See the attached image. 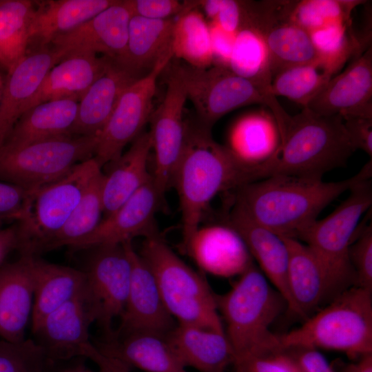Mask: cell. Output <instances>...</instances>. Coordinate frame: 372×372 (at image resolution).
Wrapping results in <instances>:
<instances>
[{"label": "cell", "instance_id": "cell-53", "mask_svg": "<svg viewBox=\"0 0 372 372\" xmlns=\"http://www.w3.org/2000/svg\"><path fill=\"white\" fill-rule=\"evenodd\" d=\"M196 8L200 7L202 8L203 12H202L205 17H206L209 19V21H213L219 10L220 0H204V1H196Z\"/></svg>", "mask_w": 372, "mask_h": 372}, {"label": "cell", "instance_id": "cell-2", "mask_svg": "<svg viewBox=\"0 0 372 372\" xmlns=\"http://www.w3.org/2000/svg\"><path fill=\"white\" fill-rule=\"evenodd\" d=\"M211 131L197 118L187 120L183 149L172 182L181 211L182 242L200 227L215 196L261 180L259 167L238 161L225 145L214 140Z\"/></svg>", "mask_w": 372, "mask_h": 372}, {"label": "cell", "instance_id": "cell-24", "mask_svg": "<svg viewBox=\"0 0 372 372\" xmlns=\"http://www.w3.org/2000/svg\"><path fill=\"white\" fill-rule=\"evenodd\" d=\"M152 148L149 131L143 132L125 152L105 165L109 169L103 173L101 180L104 217L114 212L152 178L148 169Z\"/></svg>", "mask_w": 372, "mask_h": 372}, {"label": "cell", "instance_id": "cell-4", "mask_svg": "<svg viewBox=\"0 0 372 372\" xmlns=\"http://www.w3.org/2000/svg\"><path fill=\"white\" fill-rule=\"evenodd\" d=\"M225 333L234 352V366L253 357L285 351L270 326L287 303L253 264L225 293H215Z\"/></svg>", "mask_w": 372, "mask_h": 372}, {"label": "cell", "instance_id": "cell-42", "mask_svg": "<svg viewBox=\"0 0 372 372\" xmlns=\"http://www.w3.org/2000/svg\"><path fill=\"white\" fill-rule=\"evenodd\" d=\"M52 362L33 339L0 340V372H47Z\"/></svg>", "mask_w": 372, "mask_h": 372}, {"label": "cell", "instance_id": "cell-29", "mask_svg": "<svg viewBox=\"0 0 372 372\" xmlns=\"http://www.w3.org/2000/svg\"><path fill=\"white\" fill-rule=\"evenodd\" d=\"M34 302L31 330L50 313L82 293L86 289L83 271L45 261L31 256Z\"/></svg>", "mask_w": 372, "mask_h": 372}, {"label": "cell", "instance_id": "cell-17", "mask_svg": "<svg viewBox=\"0 0 372 372\" xmlns=\"http://www.w3.org/2000/svg\"><path fill=\"white\" fill-rule=\"evenodd\" d=\"M132 263L129 291L115 336L137 332L167 335L176 325L167 310L156 279L132 241L125 242Z\"/></svg>", "mask_w": 372, "mask_h": 372}, {"label": "cell", "instance_id": "cell-5", "mask_svg": "<svg viewBox=\"0 0 372 372\" xmlns=\"http://www.w3.org/2000/svg\"><path fill=\"white\" fill-rule=\"evenodd\" d=\"M371 292L358 286L344 290L302 326L278 335L282 349H329L353 358L372 353Z\"/></svg>", "mask_w": 372, "mask_h": 372}, {"label": "cell", "instance_id": "cell-30", "mask_svg": "<svg viewBox=\"0 0 372 372\" xmlns=\"http://www.w3.org/2000/svg\"><path fill=\"white\" fill-rule=\"evenodd\" d=\"M230 152L240 162L259 167L269 159L280 143V134L271 111L257 110L238 117L227 136Z\"/></svg>", "mask_w": 372, "mask_h": 372}, {"label": "cell", "instance_id": "cell-9", "mask_svg": "<svg viewBox=\"0 0 372 372\" xmlns=\"http://www.w3.org/2000/svg\"><path fill=\"white\" fill-rule=\"evenodd\" d=\"M102 171L92 157L76 165L59 179L32 192L22 219L17 223L23 255L35 256L59 231L85 190Z\"/></svg>", "mask_w": 372, "mask_h": 372}, {"label": "cell", "instance_id": "cell-3", "mask_svg": "<svg viewBox=\"0 0 372 372\" xmlns=\"http://www.w3.org/2000/svg\"><path fill=\"white\" fill-rule=\"evenodd\" d=\"M280 134L279 147L259 166L261 179L274 175L322 179L345 167L356 151L340 115L321 116L302 108L289 116Z\"/></svg>", "mask_w": 372, "mask_h": 372}, {"label": "cell", "instance_id": "cell-28", "mask_svg": "<svg viewBox=\"0 0 372 372\" xmlns=\"http://www.w3.org/2000/svg\"><path fill=\"white\" fill-rule=\"evenodd\" d=\"M166 337L185 368L225 372L234 364V352L225 333L177 323Z\"/></svg>", "mask_w": 372, "mask_h": 372}, {"label": "cell", "instance_id": "cell-55", "mask_svg": "<svg viewBox=\"0 0 372 372\" xmlns=\"http://www.w3.org/2000/svg\"><path fill=\"white\" fill-rule=\"evenodd\" d=\"M4 81L2 79V77L0 74V97L2 92L3 87Z\"/></svg>", "mask_w": 372, "mask_h": 372}, {"label": "cell", "instance_id": "cell-32", "mask_svg": "<svg viewBox=\"0 0 372 372\" xmlns=\"http://www.w3.org/2000/svg\"><path fill=\"white\" fill-rule=\"evenodd\" d=\"M289 252L287 280L298 316L307 317L328 298L323 269L310 249L299 240L281 236Z\"/></svg>", "mask_w": 372, "mask_h": 372}, {"label": "cell", "instance_id": "cell-52", "mask_svg": "<svg viewBox=\"0 0 372 372\" xmlns=\"http://www.w3.org/2000/svg\"><path fill=\"white\" fill-rule=\"evenodd\" d=\"M87 358L98 366L99 372H123L122 363L101 353L96 345Z\"/></svg>", "mask_w": 372, "mask_h": 372}, {"label": "cell", "instance_id": "cell-48", "mask_svg": "<svg viewBox=\"0 0 372 372\" xmlns=\"http://www.w3.org/2000/svg\"><path fill=\"white\" fill-rule=\"evenodd\" d=\"M208 23L211 38L212 65L229 68L236 33L225 31L213 21Z\"/></svg>", "mask_w": 372, "mask_h": 372}, {"label": "cell", "instance_id": "cell-40", "mask_svg": "<svg viewBox=\"0 0 372 372\" xmlns=\"http://www.w3.org/2000/svg\"><path fill=\"white\" fill-rule=\"evenodd\" d=\"M331 77L318 62L287 67L272 76L271 93L276 98L284 96L304 108Z\"/></svg>", "mask_w": 372, "mask_h": 372}, {"label": "cell", "instance_id": "cell-13", "mask_svg": "<svg viewBox=\"0 0 372 372\" xmlns=\"http://www.w3.org/2000/svg\"><path fill=\"white\" fill-rule=\"evenodd\" d=\"M167 79L163 101L150 117L152 149L154 152V183L163 196L172 186L186 135L184 106L187 94L177 68L174 65Z\"/></svg>", "mask_w": 372, "mask_h": 372}, {"label": "cell", "instance_id": "cell-10", "mask_svg": "<svg viewBox=\"0 0 372 372\" xmlns=\"http://www.w3.org/2000/svg\"><path fill=\"white\" fill-rule=\"evenodd\" d=\"M187 99L197 114V119L212 128L215 123L229 112L251 104H262L269 108L280 130L290 115L278 103L265 95L253 83L231 72L229 68L214 66L194 68L177 64Z\"/></svg>", "mask_w": 372, "mask_h": 372}, {"label": "cell", "instance_id": "cell-18", "mask_svg": "<svg viewBox=\"0 0 372 372\" xmlns=\"http://www.w3.org/2000/svg\"><path fill=\"white\" fill-rule=\"evenodd\" d=\"M132 13L125 1H118L90 20L55 38L49 45L58 63L78 53L102 54L118 61L124 54Z\"/></svg>", "mask_w": 372, "mask_h": 372}, {"label": "cell", "instance_id": "cell-27", "mask_svg": "<svg viewBox=\"0 0 372 372\" xmlns=\"http://www.w3.org/2000/svg\"><path fill=\"white\" fill-rule=\"evenodd\" d=\"M166 335L149 332L112 335L107 342L95 345L101 353L130 369L133 366L145 372H188Z\"/></svg>", "mask_w": 372, "mask_h": 372}, {"label": "cell", "instance_id": "cell-45", "mask_svg": "<svg viewBox=\"0 0 372 372\" xmlns=\"http://www.w3.org/2000/svg\"><path fill=\"white\" fill-rule=\"evenodd\" d=\"M132 15L151 19H167L191 10L189 1L124 0Z\"/></svg>", "mask_w": 372, "mask_h": 372}, {"label": "cell", "instance_id": "cell-7", "mask_svg": "<svg viewBox=\"0 0 372 372\" xmlns=\"http://www.w3.org/2000/svg\"><path fill=\"white\" fill-rule=\"evenodd\" d=\"M349 192L348 197L329 215L316 220L297 238L304 242L320 262L328 298H335L350 285H355L349 248L360 218L371 207V178L358 183Z\"/></svg>", "mask_w": 372, "mask_h": 372}, {"label": "cell", "instance_id": "cell-50", "mask_svg": "<svg viewBox=\"0 0 372 372\" xmlns=\"http://www.w3.org/2000/svg\"><path fill=\"white\" fill-rule=\"evenodd\" d=\"M299 353L293 358L303 372H335L324 357L317 349H296Z\"/></svg>", "mask_w": 372, "mask_h": 372}, {"label": "cell", "instance_id": "cell-8", "mask_svg": "<svg viewBox=\"0 0 372 372\" xmlns=\"http://www.w3.org/2000/svg\"><path fill=\"white\" fill-rule=\"evenodd\" d=\"M99 136L67 135L0 147V179L37 189L94 157Z\"/></svg>", "mask_w": 372, "mask_h": 372}, {"label": "cell", "instance_id": "cell-36", "mask_svg": "<svg viewBox=\"0 0 372 372\" xmlns=\"http://www.w3.org/2000/svg\"><path fill=\"white\" fill-rule=\"evenodd\" d=\"M36 1L0 0V64L8 72L27 54Z\"/></svg>", "mask_w": 372, "mask_h": 372}, {"label": "cell", "instance_id": "cell-51", "mask_svg": "<svg viewBox=\"0 0 372 372\" xmlns=\"http://www.w3.org/2000/svg\"><path fill=\"white\" fill-rule=\"evenodd\" d=\"M19 247L17 225L0 228V266L6 256Z\"/></svg>", "mask_w": 372, "mask_h": 372}, {"label": "cell", "instance_id": "cell-14", "mask_svg": "<svg viewBox=\"0 0 372 372\" xmlns=\"http://www.w3.org/2000/svg\"><path fill=\"white\" fill-rule=\"evenodd\" d=\"M92 254L83 271L86 291L96 316V322L108 337L112 335L113 321L119 318L125 307L132 263L125 243L101 245L90 249Z\"/></svg>", "mask_w": 372, "mask_h": 372}, {"label": "cell", "instance_id": "cell-57", "mask_svg": "<svg viewBox=\"0 0 372 372\" xmlns=\"http://www.w3.org/2000/svg\"><path fill=\"white\" fill-rule=\"evenodd\" d=\"M123 372H133L130 368L123 364Z\"/></svg>", "mask_w": 372, "mask_h": 372}, {"label": "cell", "instance_id": "cell-49", "mask_svg": "<svg viewBox=\"0 0 372 372\" xmlns=\"http://www.w3.org/2000/svg\"><path fill=\"white\" fill-rule=\"evenodd\" d=\"M240 1L220 0L218 12L211 21L225 31L236 33L241 21Z\"/></svg>", "mask_w": 372, "mask_h": 372}, {"label": "cell", "instance_id": "cell-58", "mask_svg": "<svg viewBox=\"0 0 372 372\" xmlns=\"http://www.w3.org/2000/svg\"><path fill=\"white\" fill-rule=\"evenodd\" d=\"M301 372H303V371L301 370Z\"/></svg>", "mask_w": 372, "mask_h": 372}, {"label": "cell", "instance_id": "cell-19", "mask_svg": "<svg viewBox=\"0 0 372 372\" xmlns=\"http://www.w3.org/2000/svg\"><path fill=\"white\" fill-rule=\"evenodd\" d=\"M227 202L222 223L240 235L260 271L286 301L287 309L298 316L288 286L289 252L285 240L251 219L237 205L229 200Z\"/></svg>", "mask_w": 372, "mask_h": 372}, {"label": "cell", "instance_id": "cell-33", "mask_svg": "<svg viewBox=\"0 0 372 372\" xmlns=\"http://www.w3.org/2000/svg\"><path fill=\"white\" fill-rule=\"evenodd\" d=\"M175 19H151L132 15L124 54L117 63L140 75L149 71L162 57L172 52Z\"/></svg>", "mask_w": 372, "mask_h": 372}, {"label": "cell", "instance_id": "cell-20", "mask_svg": "<svg viewBox=\"0 0 372 372\" xmlns=\"http://www.w3.org/2000/svg\"><path fill=\"white\" fill-rule=\"evenodd\" d=\"M304 108L321 116L372 117L371 45L332 76Z\"/></svg>", "mask_w": 372, "mask_h": 372}, {"label": "cell", "instance_id": "cell-11", "mask_svg": "<svg viewBox=\"0 0 372 372\" xmlns=\"http://www.w3.org/2000/svg\"><path fill=\"white\" fill-rule=\"evenodd\" d=\"M293 1H241V17L261 34L272 76L293 65L318 62L308 32L291 17Z\"/></svg>", "mask_w": 372, "mask_h": 372}, {"label": "cell", "instance_id": "cell-16", "mask_svg": "<svg viewBox=\"0 0 372 372\" xmlns=\"http://www.w3.org/2000/svg\"><path fill=\"white\" fill-rule=\"evenodd\" d=\"M164 196L156 187L152 177L110 215L104 217L87 236L69 247L90 249L107 245H122L133 238L158 234L156 214Z\"/></svg>", "mask_w": 372, "mask_h": 372}, {"label": "cell", "instance_id": "cell-6", "mask_svg": "<svg viewBox=\"0 0 372 372\" xmlns=\"http://www.w3.org/2000/svg\"><path fill=\"white\" fill-rule=\"evenodd\" d=\"M139 254L156 279L167 310L178 324L225 333L215 293L207 280L181 260L159 234L144 238Z\"/></svg>", "mask_w": 372, "mask_h": 372}, {"label": "cell", "instance_id": "cell-26", "mask_svg": "<svg viewBox=\"0 0 372 372\" xmlns=\"http://www.w3.org/2000/svg\"><path fill=\"white\" fill-rule=\"evenodd\" d=\"M113 60L93 53H78L65 57L47 73L25 112L50 100L71 99L79 101Z\"/></svg>", "mask_w": 372, "mask_h": 372}, {"label": "cell", "instance_id": "cell-38", "mask_svg": "<svg viewBox=\"0 0 372 372\" xmlns=\"http://www.w3.org/2000/svg\"><path fill=\"white\" fill-rule=\"evenodd\" d=\"M174 57L197 68L212 66L209 23L197 8L186 10L175 19L172 37Z\"/></svg>", "mask_w": 372, "mask_h": 372}, {"label": "cell", "instance_id": "cell-15", "mask_svg": "<svg viewBox=\"0 0 372 372\" xmlns=\"http://www.w3.org/2000/svg\"><path fill=\"white\" fill-rule=\"evenodd\" d=\"M96 316L86 289L79 296L48 314L32 332L34 339L53 360L88 357L94 346L90 327Z\"/></svg>", "mask_w": 372, "mask_h": 372}, {"label": "cell", "instance_id": "cell-34", "mask_svg": "<svg viewBox=\"0 0 372 372\" xmlns=\"http://www.w3.org/2000/svg\"><path fill=\"white\" fill-rule=\"evenodd\" d=\"M78 106L79 101L71 99L50 100L35 105L21 116L3 144L23 145L72 135Z\"/></svg>", "mask_w": 372, "mask_h": 372}, {"label": "cell", "instance_id": "cell-35", "mask_svg": "<svg viewBox=\"0 0 372 372\" xmlns=\"http://www.w3.org/2000/svg\"><path fill=\"white\" fill-rule=\"evenodd\" d=\"M229 69L256 85L269 98L272 79L267 45L258 31L241 17L236 33Z\"/></svg>", "mask_w": 372, "mask_h": 372}, {"label": "cell", "instance_id": "cell-22", "mask_svg": "<svg viewBox=\"0 0 372 372\" xmlns=\"http://www.w3.org/2000/svg\"><path fill=\"white\" fill-rule=\"evenodd\" d=\"M56 63L49 47L28 53L10 70L4 81L0 97V147L25 112L44 77Z\"/></svg>", "mask_w": 372, "mask_h": 372}, {"label": "cell", "instance_id": "cell-25", "mask_svg": "<svg viewBox=\"0 0 372 372\" xmlns=\"http://www.w3.org/2000/svg\"><path fill=\"white\" fill-rule=\"evenodd\" d=\"M141 76L113 60L79 100L71 134L99 136L124 90Z\"/></svg>", "mask_w": 372, "mask_h": 372}, {"label": "cell", "instance_id": "cell-44", "mask_svg": "<svg viewBox=\"0 0 372 372\" xmlns=\"http://www.w3.org/2000/svg\"><path fill=\"white\" fill-rule=\"evenodd\" d=\"M34 190L0 181V228L5 222L17 223L22 219Z\"/></svg>", "mask_w": 372, "mask_h": 372}, {"label": "cell", "instance_id": "cell-41", "mask_svg": "<svg viewBox=\"0 0 372 372\" xmlns=\"http://www.w3.org/2000/svg\"><path fill=\"white\" fill-rule=\"evenodd\" d=\"M364 2L359 0L293 1L291 17L296 24L309 32L351 21L353 10Z\"/></svg>", "mask_w": 372, "mask_h": 372}, {"label": "cell", "instance_id": "cell-31", "mask_svg": "<svg viewBox=\"0 0 372 372\" xmlns=\"http://www.w3.org/2000/svg\"><path fill=\"white\" fill-rule=\"evenodd\" d=\"M116 0H48L36 1L30 43L47 48L57 37L90 20Z\"/></svg>", "mask_w": 372, "mask_h": 372}, {"label": "cell", "instance_id": "cell-43", "mask_svg": "<svg viewBox=\"0 0 372 372\" xmlns=\"http://www.w3.org/2000/svg\"><path fill=\"white\" fill-rule=\"evenodd\" d=\"M355 285L372 291V225H360L349 248Z\"/></svg>", "mask_w": 372, "mask_h": 372}, {"label": "cell", "instance_id": "cell-37", "mask_svg": "<svg viewBox=\"0 0 372 372\" xmlns=\"http://www.w3.org/2000/svg\"><path fill=\"white\" fill-rule=\"evenodd\" d=\"M318 63L331 76L340 70L347 61L364 52L371 38L358 39L351 28V21L335 23L308 32Z\"/></svg>", "mask_w": 372, "mask_h": 372}, {"label": "cell", "instance_id": "cell-54", "mask_svg": "<svg viewBox=\"0 0 372 372\" xmlns=\"http://www.w3.org/2000/svg\"><path fill=\"white\" fill-rule=\"evenodd\" d=\"M343 372H372V353L360 357L357 362L349 364Z\"/></svg>", "mask_w": 372, "mask_h": 372}, {"label": "cell", "instance_id": "cell-12", "mask_svg": "<svg viewBox=\"0 0 372 372\" xmlns=\"http://www.w3.org/2000/svg\"><path fill=\"white\" fill-rule=\"evenodd\" d=\"M173 57V52L162 57L121 94L111 117L99 136L94 158L101 168L117 158L124 147L143 132L153 112L152 101L157 79Z\"/></svg>", "mask_w": 372, "mask_h": 372}, {"label": "cell", "instance_id": "cell-21", "mask_svg": "<svg viewBox=\"0 0 372 372\" xmlns=\"http://www.w3.org/2000/svg\"><path fill=\"white\" fill-rule=\"evenodd\" d=\"M182 247L200 269L216 276H240L254 264L240 235L223 223L199 227Z\"/></svg>", "mask_w": 372, "mask_h": 372}, {"label": "cell", "instance_id": "cell-1", "mask_svg": "<svg viewBox=\"0 0 372 372\" xmlns=\"http://www.w3.org/2000/svg\"><path fill=\"white\" fill-rule=\"evenodd\" d=\"M371 158L354 176L337 182L274 175L231 192L229 199L251 219L280 236L297 239L332 201L371 178Z\"/></svg>", "mask_w": 372, "mask_h": 372}, {"label": "cell", "instance_id": "cell-46", "mask_svg": "<svg viewBox=\"0 0 372 372\" xmlns=\"http://www.w3.org/2000/svg\"><path fill=\"white\" fill-rule=\"evenodd\" d=\"M234 366V372H301L296 359L286 351L250 358Z\"/></svg>", "mask_w": 372, "mask_h": 372}, {"label": "cell", "instance_id": "cell-23", "mask_svg": "<svg viewBox=\"0 0 372 372\" xmlns=\"http://www.w3.org/2000/svg\"><path fill=\"white\" fill-rule=\"evenodd\" d=\"M34 277L31 256L0 266V338L12 342L24 340L31 324Z\"/></svg>", "mask_w": 372, "mask_h": 372}, {"label": "cell", "instance_id": "cell-39", "mask_svg": "<svg viewBox=\"0 0 372 372\" xmlns=\"http://www.w3.org/2000/svg\"><path fill=\"white\" fill-rule=\"evenodd\" d=\"M102 171L92 180L79 203L59 231L43 247L41 252L69 247L90 234L103 214L101 195Z\"/></svg>", "mask_w": 372, "mask_h": 372}, {"label": "cell", "instance_id": "cell-56", "mask_svg": "<svg viewBox=\"0 0 372 372\" xmlns=\"http://www.w3.org/2000/svg\"><path fill=\"white\" fill-rule=\"evenodd\" d=\"M65 372H90L85 369H74V370H70Z\"/></svg>", "mask_w": 372, "mask_h": 372}, {"label": "cell", "instance_id": "cell-47", "mask_svg": "<svg viewBox=\"0 0 372 372\" xmlns=\"http://www.w3.org/2000/svg\"><path fill=\"white\" fill-rule=\"evenodd\" d=\"M349 139L355 150L366 152L372 157V117L342 116Z\"/></svg>", "mask_w": 372, "mask_h": 372}]
</instances>
